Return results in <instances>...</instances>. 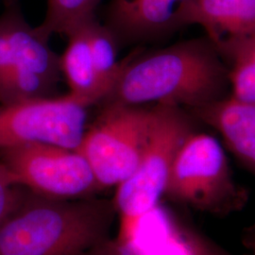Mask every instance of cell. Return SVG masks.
Segmentation results:
<instances>
[{
	"label": "cell",
	"instance_id": "cell-1",
	"mask_svg": "<svg viewBox=\"0 0 255 255\" xmlns=\"http://www.w3.org/2000/svg\"><path fill=\"white\" fill-rule=\"evenodd\" d=\"M225 81L226 71L211 46L185 41L124 59L117 82L101 104L198 109L219 100Z\"/></svg>",
	"mask_w": 255,
	"mask_h": 255
},
{
	"label": "cell",
	"instance_id": "cell-2",
	"mask_svg": "<svg viewBox=\"0 0 255 255\" xmlns=\"http://www.w3.org/2000/svg\"><path fill=\"white\" fill-rule=\"evenodd\" d=\"M113 201L54 200L26 190L0 226V255H82L102 245L115 218Z\"/></svg>",
	"mask_w": 255,
	"mask_h": 255
},
{
	"label": "cell",
	"instance_id": "cell-3",
	"mask_svg": "<svg viewBox=\"0 0 255 255\" xmlns=\"http://www.w3.org/2000/svg\"><path fill=\"white\" fill-rule=\"evenodd\" d=\"M193 132L181 108L156 105V119L145 151L134 172L117 186L113 203L121 218L119 240L128 242L141 219L164 195L175 157Z\"/></svg>",
	"mask_w": 255,
	"mask_h": 255
},
{
	"label": "cell",
	"instance_id": "cell-4",
	"mask_svg": "<svg viewBox=\"0 0 255 255\" xmlns=\"http://www.w3.org/2000/svg\"><path fill=\"white\" fill-rule=\"evenodd\" d=\"M164 195L214 216L242 209L248 193L233 178L228 158L215 137L192 132L175 157Z\"/></svg>",
	"mask_w": 255,
	"mask_h": 255
},
{
	"label": "cell",
	"instance_id": "cell-5",
	"mask_svg": "<svg viewBox=\"0 0 255 255\" xmlns=\"http://www.w3.org/2000/svg\"><path fill=\"white\" fill-rule=\"evenodd\" d=\"M156 119L153 108L113 105L85 130L77 148L90 164L101 189L118 186L134 172Z\"/></svg>",
	"mask_w": 255,
	"mask_h": 255
},
{
	"label": "cell",
	"instance_id": "cell-6",
	"mask_svg": "<svg viewBox=\"0 0 255 255\" xmlns=\"http://www.w3.org/2000/svg\"><path fill=\"white\" fill-rule=\"evenodd\" d=\"M0 163L18 185L41 197L81 200L101 190L90 164L78 149L30 143L1 149Z\"/></svg>",
	"mask_w": 255,
	"mask_h": 255
},
{
	"label": "cell",
	"instance_id": "cell-7",
	"mask_svg": "<svg viewBox=\"0 0 255 255\" xmlns=\"http://www.w3.org/2000/svg\"><path fill=\"white\" fill-rule=\"evenodd\" d=\"M88 107L71 95L0 104V150L30 143L77 149Z\"/></svg>",
	"mask_w": 255,
	"mask_h": 255
},
{
	"label": "cell",
	"instance_id": "cell-8",
	"mask_svg": "<svg viewBox=\"0 0 255 255\" xmlns=\"http://www.w3.org/2000/svg\"><path fill=\"white\" fill-rule=\"evenodd\" d=\"M201 26L212 44L232 56L255 32V0H191L180 11L177 27Z\"/></svg>",
	"mask_w": 255,
	"mask_h": 255
},
{
	"label": "cell",
	"instance_id": "cell-9",
	"mask_svg": "<svg viewBox=\"0 0 255 255\" xmlns=\"http://www.w3.org/2000/svg\"><path fill=\"white\" fill-rule=\"evenodd\" d=\"M191 0H112L108 27L130 42L164 35L177 27L181 9Z\"/></svg>",
	"mask_w": 255,
	"mask_h": 255
},
{
	"label": "cell",
	"instance_id": "cell-10",
	"mask_svg": "<svg viewBox=\"0 0 255 255\" xmlns=\"http://www.w3.org/2000/svg\"><path fill=\"white\" fill-rule=\"evenodd\" d=\"M4 16L14 55V68L36 74L54 86L60 80V56L49 45L50 36L27 22L17 0H5ZM13 69V68H12Z\"/></svg>",
	"mask_w": 255,
	"mask_h": 255
},
{
	"label": "cell",
	"instance_id": "cell-11",
	"mask_svg": "<svg viewBox=\"0 0 255 255\" xmlns=\"http://www.w3.org/2000/svg\"><path fill=\"white\" fill-rule=\"evenodd\" d=\"M196 110L201 119L219 131L237 159L255 175V102L232 96Z\"/></svg>",
	"mask_w": 255,
	"mask_h": 255
},
{
	"label": "cell",
	"instance_id": "cell-12",
	"mask_svg": "<svg viewBox=\"0 0 255 255\" xmlns=\"http://www.w3.org/2000/svg\"><path fill=\"white\" fill-rule=\"evenodd\" d=\"M90 19L66 35L68 43L60 56L61 72L67 82L69 95L88 108L101 103L105 97L92 59L88 36Z\"/></svg>",
	"mask_w": 255,
	"mask_h": 255
},
{
	"label": "cell",
	"instance_id": "cell-13",
	"mask_svg": "<svg viewBox=\"0 0 255 255\" xmlns=\"http://www.w3.org/2000/svg\"><path fill=\"white\" fill-rule=\"evenodd\" d=\"M88 36L93 63L105 93V99L124 64V60H119V38L108 26L98 22L95 16L88 21Z\"/></svg>",
	"mask_w": 255,
	"mask_h": 255
},
{
	"label": "cell",
	"instance_id": "cell-14",
	"mask_svg": "<svg viewBox=\"0 0 255 255\" xmlns=\"http://www.w3.org/2000/svg\"><path fill=\"white\" fill-rule=\"evenodd\" d=\"M101 0H47L46 16L39 27L47 35L64 34L95 16Z\"/></svg>",
	"mask_w": 255,
	"mask_h": 255
},
{
	"label": "cell",
	"instance_id": "cell-15",
	"mask_svg": "<svg viewBox=\"0 0 255 255\" xmlns=\"http://www.w3.org/2000/svg\"><path fill=\"white\" fill-rule=\"evenodd\" d=\"M231 58L233 67L229 80L233 97L255 102V32L243 41Z\"/></svg>",
	"mask_w": 255,
	"mask_h": 255
},
{
	"label": "cell",
	"instance_id": "cell-16",
	"mask_svg": "<svg viewBox=\"0 0 255 255\" xmlns=\"http://www.w3.org/2000/svg\"><path fill=\"white\" fill-rule=\"evenodd\" d=\"M26 190L15 182L7 167L0 163V226L17 207Z\"/></svg>",
	"mask_w": 255,
	"mask_h": 255
},
{
	"label": "cell",
	"instance_id": "cell-17",
	"mask_svg": "<svg viewBox=\"0 0 255 255\" xmlns=\"http://www.w3.org/2000/svg\"><path fill=\"white\" fill-rule=\"evenodd\" d=\"M14 55L9 41L7 24L4 16L0 15V92L9 79L14 66Z\"/></svg>",
	"mask_w": 255,
	"mask_h": 255
}]
</instances>
